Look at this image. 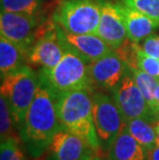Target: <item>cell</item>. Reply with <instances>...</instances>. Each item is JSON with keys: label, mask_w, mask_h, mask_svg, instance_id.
Here are the masks:
<instances>
[{"label": "cell", "mask_w": 159, "mask_h": 160, "mask_svg": "<svg viewBox=\"0 0 159 160\" xmlns=\"http://www.w3.org/2000/svg\"><path fill=\"white\" fill-rule=\"evenodd\" d=\"M62 128L57 116L55 96L38 78L35 96L20 130V138L30 157L39 158L46 154L54 135Z\"/></svg>", "instance_id": "obj_1"}, {"label": "cell", "mask_w": 159, "mask_h": 160, "mask_svg": "<svg viewBox=\"0 0 159 160\" xmlns=\"http://www.w3.org/2000/svg\"><path fill=\"white\" fill-rule=\"evenodd\" d=\"M92 93L83 89L56 95L55 105L62 127L83 138L101 156L103 152L94 124Z\"/></svg>", "instance_id": "obj_2"}, {"label": "cell", "mask_w": 159, "mask_h": 160, "mask_svg": "<svg viewBox=\"0 0 159 160\" xmlns=\"http://www.w3.org/2000/svg\"><path fill=\"white\" fill-rule=\"evenodd\" d=\"M38 78L54 96L74 90L95 91L89 73V62L67 46L57 65L50 69L40 68Z\"/></svg>", "instance_id": "obj_3"}, {"label": "cell", "mask_w": 159, "mask_h": 160, "mask_svg": "<svg viewBox=\"0 0 159 160\" xmlns=\"http://www.w3.org/2000/svg\"><path fill=\"white\" fill-rule=\"evenodd\" d=\"M52 21L72 34H96L100 20L99 0H60L50 15Z\"/></svg>", "instance_id": "obj_4"}, {"label": "cell", "mask_w": 159, "mask_h": 160, "mask_svg": "<svg viewBox=\"0 0 159 160\" xmlns=\"http://www.w3.org/2000/svg\"><path fill=\"white\" fill-rule=\"evenodd\" d=\"M38 86V73L24 65L1 79V94L7 99L19 130L24 124L26 114L31 105Z\"/></svg>", "instance_id": "obj_5"}, {"label": "cell", "mask_w": 159, "mask_h": 160, "mask_svg": "<svg viewBox=\"0 0 159 160\" xmlns=\"http://www.w3.org/2000/svg\"><path fill=\"white\" fill-rule=\"evenodd\" d=\"M54 25L50 16H28L4 11H1L0 15L1 36L29 51Z\"/></svg>", "instance_id": "obj_6"}, {"label": "cell", "mask_w": 159, "mask_h": 160, "mask_svg": "<svg viewBox=\"0 0 159 160\" xmlns=\"http://www.w3.org/2000/svg\"><path fill=\"white\" fill-rule=\"evenodd\" d=\"M93 119L103 153L109 152L113 142L125 126V122L114 98L102 91L92 93Z\"/></svg>", "instance_id": "obj_7"}, {"label": "cell", "mask_w": 159, "mask_h": 160, "mask_svg": "<svg viewBox=\"0 0 159 160\" xmlns=\"http://www.w3.org/2000/svg\"><path fill=\"white\" fill-rule=\"evenodd\" d=\"M112 93L125 124L137 118L146 119L152 123L159 120L157 115L149 107L143 93L128 69L123 79L112 90Z\"/></svg>", "instance_id": "obj_8"}, {"label": "cell", "mask_w": 159, "mask_h": 160, "mask_svg": "<svg viewBox=\"0 0 159 160\" xmlns=\"http://www.w3.org/2000/svg\"><path fill=\"white\" fill-rule=\"evenodd\" d=\"M99 154L89 142L62 128L54 135L45 160H93Z\"/></svg>", "instance_id": "obj_9"}, {"label": "cell", "mask_w": 159, "mask_h": 160, "mask_svg": "<svg viewBox=\"0 0 159 160\" xmlns=\"http://www.w3.org/2000/svg\"><path fill=\"white\" fill-rule=\"evenodd\" d=\"M66 50L61 36V28L55 24L52 29L36 40L29 51L28 63L40 68L50 69L57 65Z\"/></svg>", "instance_id": "obj_10"}, {"label": "cell", "mask_w": 159, "mask_h": 160, "mask_svg": "<svg viewBox=\"0 0 159 160\" xmlns=\"http://www.w3.org/2000/svg\"><path fill=\"white\" fill-rule=\"evenodd\" d=\"M100 20L96 34L114 51L128 39L123 17L113 0H99Z\"/></svg>", "instance_id": "obj_11"}, {"label": "cell", "mask_w": 159, "mask_h": 160, "mask_svg": "<svg viewBox=\"0 0 159 160\" xmlns=\"http://www.w3.org/2000/svg\"><path fill=\"white\" fill-rule=\"evenodd\" d=\"M126 71V63L115 51L89 63L90 78L95 90L112 91L123 79Z\"/></svg>", "instance_id": "obj_12"}, {"label": "cell", "mask_w": 159, "mask_h": 160, "mask_svg": "<svg viewBox=\"0 0 159 160\" xmlns=\"http://www.w3.org/2000/svg\"><path fill=\"white\" fill-rule=\"evenodd\" d=\"M61 36L67 47L89 63L100 59L114 51L97 34H72L61 29Z\"/></svg>", "instance_id": "obj_13"}, {"label": "cell", "mask_w": 159, "mask_h": 160, "mask_svg": "<svg viewBox=\"0 0 159 160\" xmlns=\"http://www.w3.org/2000/svg\"><path fill=\"white\" fill-rule=\"evenodd\" d=\"M117 6L123 17L127 37L130 42L140 43L142 40L153 34L155 30L159 28V26L153 20L127 5L121 0L117 1Z\"/></svg>", "instance_id": "obj_14"}, {"label": "cell", "mask_w": 159, "mask_h": 160, "mask_svg": "<svg viewBox=\"0 0 159 160\" xmlns=\"http://www.w3.org/2000/svg\"><path fill=\"white\" fill-rule=\"evenodd\" d=\"M149 153L130 134L125 124L107 154L109 160H148Z\"/></svg>", "instance_id": "obj_15"}, {"label": "cell", "mask_w": 159, "mask_h": 160, "mask_svg": "<svg viewBox=\"0 0 159 160\" xmlns=\"http://www.w3.org/2000/svg\"><path fill=\"white\" fill-rule=\"evenodd\" d=\"M29 50L21 46L0 37V73L1 79L7 74L18 70L28 62Z\"/></svg>", "instance_id": "obj_16"}, {"label": "cell", "mask_w": 159, "mask_h": 160, "mask_svg": "<svg viewBox=\"0 0 159 160\" xmlns=\"http://www.w3.org/2000/svg\"><path fill=\"white\" fill-rule=\"evenodd\" d=\"M126 126L130 134L147 150L152 151L156 147V131L154 123L146 119L137 118L127 122Z\"/></svg>", "instance_id": "obj_17"}, {"label": "cell", "mask_w": 159, "mask_h": 160, "mask_svg": "<svg viewBox=\"0 0 159 160\" xmlns=\"http://www.w3.org/2000/svg\"><path fill=\"white\" fill-rule=\"evenodd\" d=\"M47 0H1V11L28 16H47Z\"/></svg>", "instance_id": "obj_18"}, {"label": "cell", "mask_w": 159, "mask_h": 160, "mask_svg": "<svg viewBox=\"0 0 159 160\" xmlns=\"http://www.w3.org/2000/svg\"><path fill=\"white\" fill-rule=\"evenodd\" d=\"M127 69L131 74V77L133 78L134 82L140 88V90L143 93L145 99L148 102L149 107L151 108V110L157 115L159 118V115L156 111V107H155V100H154V93L156 90V87L159 83V80L156 78L150 76L147 72H145L138 67H130L127 66Z\"/></svg>", "instance_id": "obj_19"}, {"label": "cell", "mask_w": 159, "mask_h": 160, "mask_svg": "<svg viewBox=\"0 0 159 160\" xmlns=\"http://www.w3.org/2000/svg\"><path fill=\"white\" fill-rule=\"evenodd\" d=\"M13 120L11 107L4 95H0V138L4 141L6 138L17 137L13 132Z\"/></svg>", "instance_id": "obj_20"}, {"label": "cell", "mask_w": 159, "mask_h": 160, "mask_svg": "<svg viewBox=\"0 0 159 160\" xmlns=\"http://www.w3.org/2000/svg\"><path fill=\"white\" fill-rule=\"evenodd\" d=\"M149 17L159 26V0H121Z\"/></svg>", "instance_id": "obj_21"}, {"label": "cell", "mask_w": 159, "mask_h": 160, "mask_svg": "<svg viewBox=\"0 0 159 160\" xmlns=\"http://www.w3.org/2000/svg\"><path fill=\"white\" fill-rule=\"evenodd\" d=\"M0 160H27L17 137L1 141Z\"/></svg>", "instance_id": "obj_22"}, {"label": "cell", "mask_w": 159, "mask_h": 160, "mask_svg": "<svg viewBox=\"0 0 159 160\" xmlns=\"http://www.w3.org/2000/svg\"><path fill=\"white\" fill-rule=\"evenodd\" d=\"M137 65L145 72L159 80V59L148 55L137 43Z\"/></svg>", "instance_id": "obj_23"}, {"label": "cell", "mask_w": 159, "mask_h": 160, "mask_svg": "<svg viewBox=\"0 0 159 160\" xmlns=\"http://www.w3.org/2000/svg\"><path fill=\"white\" fill-rule=\"evenodd\" d=\"M142 49L146 54L159 59V34H151L143 40Z\"/></svg>", "instance_id": "obj_24"}, {"label": "cell", "mask_w": 159, "mask_h": 160, "mask_svg": "<svg viewBox=\"0 0 159 160\" xmlns=\"http://www.w3.org/2000/svg\"><path fill=\"white\" fill-rule=\"evenodd\" d=\"M148 160H159V146H156L149 153Z\"/></svg>", "instance_id": "obj_25"}, {"label": "cell", "mask_w": 159, "mask_h": 160, "mask_svg": "<svg viewBox=\"0 0 159 160\" xmlns=\"http://www.w3.org/2000/svg\"><path fill=\"white\" fill-rule=\"evenodd\" d=\"M154 100H155V107H156V111L159 115V83L156 87V90H155L154 93Z\"/></svg>", "instance_id": "obj_26"}, {"label": "cell", "mask_w": 159, "mask_h": 160, "mask_svg": "<svg viewBox=\"0 0 159 160\" xmlns=\"http://www.w3.org/2000/svg\"><path fill=\"white\" fill-rule=\"evenodd\" d=\"M155 126V131H156V145L159 146V120L154 123Z\"/></svg>", "instance_id": "obj_27"}, {"label": "cell", "mask_w": 159, "mask_h": 160, "mask_svg": "<svg viewBox=\"0 0 159 160\" xmlns=\"http://www.w3.org/2000/svg\"><path fill=\"white\" fill-rule=\"evenodd\" d=\"M32 160H45V158L42 156V157H39V158H32Z\"/></svg>", "instance_id": "obj_28"}, {"label": "cell", "mask_w": 159, "mask_h": 160, "mask_svg": "<svg viewBox=\"0 0 159 160\" xmlns=\"http://www.w3.org/2000/svg\"><path fill=\"white\" fill-rule=\"evenodd\" d=\"M93 160H103L102 158H101L100 157V156H97V157H95V158H94Z\"/></svg>", "instance_id": "obj_29"}, {"label": "cell", "mask_w": 159, "mask_h": 160, "mask_svg": "<svg viewBox=\"0 0 159 160\" xmlns=\"http://www.w3.org/2000/svg\"><path fill=\"white\" fill-rule=\"evenodd\" d=\"M54 1H55V2H58V1H60V0H54Z\"/></svg>", "instance_id": "obj_30"}]
</instances>
